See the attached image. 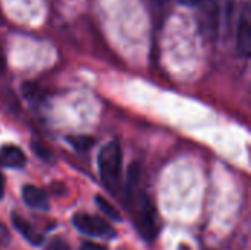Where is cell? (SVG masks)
Returning <instances> with one entry per match:
<instances>
[{"mask_svg":"<svg viewBox=\"0 0 251 250\" xmlns=\"http://www.w3.org/2000/svg\"><path fill=\"white\" fill-rule=\"evenodd\" d=\"M199 19L200 27L204 35L212 37L218 34V18H216V9L213 0H200L199 4Z\"/></svg>","mask_w":251,"mask_h":250,"instance_id":"obj_5","label":"cell"},{"mask_svg":"<svg viewBox=\"0 0 251 250\" xmlns=\"http://www.w3.org/2000/svg\"><path fill=\"white\" fill-rule=\"evenodd\" d=\"M237 47L241 55L249 57L251 53V6L247 1L241 10L237 28Z\"/></svg>","mask_w":251,"mask_h":250,"instance_id":"obj_4","label":"cell"},{"mask_svg":"<svg viewBox=\"0 0 251 250\" xmlns=\"http://www.w3.org/2000/svg\"><path fill=\"white\" fill-rule=\"evenodd\" d=\"M9 242H10V234L7 228L0 222V246H7Z\"/></svg>","mask_w":251,"mask_h":250,"instance_id":"obj_14","label":"cell"},{"mask_svg":"<svg viewBox=\"0 0 251 250\" xmlns=\"http://www.w3.org/2000/svg\"><path fill=\"white\" fill-rule=\"evenodd\" d=\"M96 203H97V206L100 208V211L104 212L110 220H113V221H121V214H119V211H118L109 200H106L103 196H96Z\"/></svg>","mask_w":251,"mask_h":250,"instance_id":"obj_11","label":"cell"},{"mask_svg":"<svg viewBox=\"0 0 251 250\" xmlns=\"http://www.w3.org/2000/svg\"><path fill=\"white\" fill-rule=\"evenodd\" d=\"M3 193H4V180H3V175L0 174V199L3 197Z\"/></svg>","mask_w":251,"mask_h":250,"instance_id":"obj_17","label":"cell"},{"mask_svg":"<svg viewBox=\"0 0 251 250\" xmlns=\"http://www.w3.org/2000/svg\"><path fill=\"white\" fill-rule=\"evenodd\" d=\"M213 1L216 9V18H218V31L226 34L229 31L235 0H213Z\"/></svg>","mask_w":251,"mask_h":250,"instance_id":"obj_8","label":"cell"},{"mask_svg":"<svg viewBox=\"0 0 251 250\" xmlns=\"http://www.w3.org/2000/svg\"><path fill=\"white\" fill-rule=\"evenodd\" d=\"M134 222L140 234L147 239L153 240L157 234V214L156 209L149 199L147 194L141 193L140 197L134 203Z\"/></svg>","mask_w":251,"mask_h":250,"instance_id":"obj_2","label":"cell"},{"mask_svg":"<svg viewBox=\"0 0 251 250\" xmlns=\"http://www.w3.org/2000/svg\"><path fill=\"white\" fill-rule=\"evenodd\" d=\"M154 1H156V3H159V4H163V3H165L166 0H154Z\"/></svg>","mask_w":251,"mask_h":250,"instance_id":"obj_19","label":"cell"},{"mask_svg":"<svg viewBox=\"0 0 251 250\" xmlns=\"http://www.w3.org/2000/svg\"><path fill=\"white\" fill-rule=\"evenodd\" d=\"M68 143L78 152H85L94 144V139L90 136H71L66 139Z\"/></svg>","mask_w":251,"mask_h":250,"instance_id":"obj_10","label":"cell"},{"mask_svg":"<svg viewBox=\"0 0 251 250\" xmlns=\"http://www.w3.org/2000/svg\"><path fill=\"white\" fill-rule=\"evenodd\" d=\"M3 66H4V59H3V55H1V52H0V71L3 69Z\"/></svg>","mask_w":251,"mask_h":250,"instance_id":"obj_18","label":"cell"},{"mask_svg":"<svg viewBox=\"0 0 251 250\" xmlns=\"http://www.w3.org/2000/svg\"><path fill=\"white\" fill-rule=\"evenodd\" d=\"M178 1L182 4H187V6H197L200 0H178Z\"/></svg>","mask_w":251,"mask_h":250,"instance_id":"obj_16","label":"cell"},{"mask_svg":"<svg viewBox=\"0 0 251 250\" xmlns=\"http://www.w3.org/2000/svg\"><path fill=\"white\" fill-rule=\"evenodd\" d=\"M46 250H71L69 245L60 239V237H53L47 245H46Z\"/></svg>","mask_w":251,"mask_h":250,"instance_id":"obj_13","label":"cell"},{"mask_svg":"<svg viewBox=\"0 0 251 250\" xmlns=\"http://www.w3.org/2000/svg\"><path fill=\"white\" fill-rule=\"evenodd\" d=\"M32 149H34L35 155H37L38 158H41L43 161H46V162H53V161H54V156H53L51 150H50L44 143L34 141V143H32Z\"/></svg>","mask_w":251,"mask_h":250,"instance_id":"obj_12","label":"cell"},{"mask_svg":"<svg viewBox=\"0 0 251 250\" xmlns=\"http://www.w3.org/2000/svg\"><path fill=\"white\" fill-rule=\"evenodd\" d=\"M22 199L26 206L37 211H47L50 206L46 192L35 186H25L22 189Z\"/></svg>","mask_w":251,"mask_h":250,"instance_id":"obj_6","label":"cell"},{"mask_svg":"<svg viewBox=\"0 0 251 250\" xmlns=\"http://www.w3.org/2000/svg\"><path fill=\"white\" fill-rule=\"evenodd\" d=\"M79 250H107L106 246L103 245H99V243H93V242H84L81 245V249Z\"/></svg>","mask_w":251,"mask_h":250,"instance_id":"obj_15","label":"cell"},{"mask_svg":"<svg viewBox=\"0 0 251 250\" xmlns=\"http://www.w3.org/2000/svg\"><path fill=\"white\" fill-rule=\"evenodd\" d=\"M72 224L75 225V228L78 231H81L82 234L87 236H93V237H103V239H112L116 236L115 228L106 222L104 220L90 215V214H84V212H78L74 215L72 218Z\"/></svg>","mask_w":251,"mask_h":250,"instance_id":"obj_3","label":"cell"},{"mask_svg":"<svg viewBox=\"0 0 251 250\" xmlns=\"http://www.w3.org/2000/svg\"><path fill=\"white\" fill-rule=\"evenodd\" d=\"M121 168H122V152L121 146L115 141L103 146L99 155V171L103 184L110 190L116 192L121 186Z\"/></svg>","mask_w":251,"mask_h":250,"instance_id":"obj_1","label":"cell"},{"mask_svg":"<svg viewBox=\"0 0 251 250\" xmlns=\"http://www.w3.org/2000/svg\"><path fill=\"white\" fill-rule=\"evenodd\" d=\"M26 159L24 152L16 146H4L0 149V165L4 168H22Z\"/></svg>","mask_w":251,"mask_h":250,"instance_id":"obj_9","label":"cell"},{"mask_svg":"<svg viewBox=\"0 0 251 250\" xmlns=\"http://www.w3.org/2000/svg\"><path fill=\"white\" fill-rule=\"evenodd\" d=\"M12 222H13V225H15V228L21 233V236L25 239V240H28L31 245H34V246H40L41 243H43V234L38 231V230H35L32 225H31V222H28L24 217H21L19 214H12Z\"/></svg>","mask_w":251,"mask_h":250,"instance_id":"obj_7","label":"cell"}]
</instances>
